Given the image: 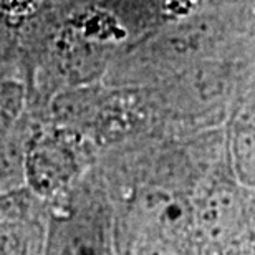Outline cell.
Here are the masks:
<instances>
[{"label": "cell", "mask_w": 255, "mask_h": 255, "mask_svg": "<svg viewBox=\"0 0 255 255\" xmlns=\"http://www.w3.org/2000/svg\"><path fill=\"white\" fill-rule=\"evenodd\" d=\"M73 169V156L57 134L33 129L25 156V186L35 196H52Z\"/></svg>", "instance_id": "6da1fadb"}, {"label": "cell", "mask_w": 255, "mask_h": 255, "mask_svg": "<svg viewBox=\"0 0 255 255\" xmlns=\"http://www.w3.org/2000/svg\"><path fill=\"white\" fill-rule=\"evenodd\" d=\"M246 204L242 194L227 184H216L202 194L194 206L196 226L212 242L227 244L241 232Z\"/></svg>", "instance_id": "3957f363"}, {"label": "cell", "mask_w": 255, "mask_h": 255, "mask_svg": "<svg viewBox=\"0 0 255 255\" xmlns=\"http://www.w3.org/2000/svg\"><path fill=\"white\" fill-rule=\"evenodd\" d=\"M234 156H236L237 176L247 184L255 186V137L254 139L241 137L234 149Z\"/></svg>", "instance_id": "5b68a950"}, {"label": "cell", "mask_w": 255, "mask_h": 255, "mask_svg": "<svg viewBox=\"0 0 255 255\" xmlns=\"http://www.w3.org/2000/svg\"><path fill=\"white\" fill-rule=\"evenodd\" d=\"M40 222L32 192L23 187L0 192V255H37Z\"/></svg>", "instance_id": "7a4b0ae2"}, {"label": "cell", "mask_w": 255, "mask_h": 255, "mask_svg": "<svg viewBox=\"0 0 255 255\" xmlns=\"http://www.w3.org/2000/svg\"><path fill=\"white\" fill-rule=\"evenodd\" d=\"M139 214L144 226L159 241L172 242L196 226L194 207L179 194L164 189H149L139 201Z\"/></svg>", "instance_id": "277c9868"}]
</instances>
